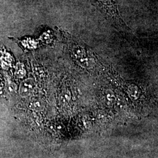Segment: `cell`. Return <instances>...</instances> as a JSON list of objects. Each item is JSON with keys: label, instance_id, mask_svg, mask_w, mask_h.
<instances>
[{"label": "cell", "instance_id": "obj_1", "mask_svg": "<svg viewBox=\"0 0 158 158\" xmlns=\"http://www.w3.org/2000/svg\"><path fill=\"white\" fill-rule=\"evenodd\" d=\"M34 85V81L31 79H27L23 81L19 87L20 95L23 97L29 96L33 91Z\"/></svg>", "mask_w": 158, "mask_h": 158}, {"label": "cell", "instance_id": "obj_2", "mask_svg": "<svg viewBox=\"0 0 158 158\" xmlns=\"http://www.w3.org/2000/svg\"><path fill=\"white\" fill-rule=\"evenodd\" d=\"M127 93L132 100H136L139 97V90L138 87L134 85H130L128 87Z\"/></svg>", "mask_w": 158, "mask_h": 158}, {"label": "cell", "instance_id": "obj_3", "mask_svg": "<svg viewBox=\"0 0 158 158\" xmlns=\"http://www.w3.org/2000/svg\"><path fill=\"white\" fill-rule=\"evenodd\" d=\"M116 100L115 96L112 91L107 90L104 94V102L109 107H111L114 104Z\"/></svg>", "mask_w": 158, "mask_h": 158}, {"label": "cell", "instance_id": "obj_4", "mask_svg": "<svg viewBox=\"0 0 158 158\" xmlns=\"http://www.w3.org/2000/svg\"><path fill=\"white\" fill-rule=\"evenodd\" d=\"M31 107L34 110L39 111V110H40L42 108V104L39 100H36V101L33 102L31 104Z\"/></svg>", "mask_w": 158, "mask_h": 158}]
</instances>
